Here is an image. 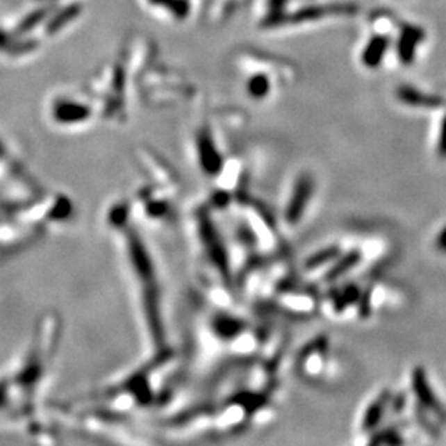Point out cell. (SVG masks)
<instances>
[{"instance_id": "cell-1", "label": "cell", "mask_w": 446, "mask_h": 446, "mask_svg": "<svg viewBox=\"0 0 446 446\" xmlns=\"http://www.w3.org/2000/svg\"><path fill=\"white\" fill-rule=\"evenodd\" d=\"M106 226L119 249L146 347L151 354L170 349L158 267L139 230L132 204L126 199L111 202Z\"/></svg>"}, {"instance_id": "cell-2", "label": "cell", "mask_w": 446, "mask_h": 446, "mask_svg": "<svg viewBox=\"0 0 446 446\" xmlns=\"http://www.w3.org/2000/svg\"><path fill=\"white\" fill-rule=\"evenodd\" d=\"M61 337V321L47 315L36 328L33 340L8 370L0 373V419L31 422L44 392Z\"/></svg>"}, {"instance_id": "cell-3", "label": "cell", "mask_w": 446, "mask_h": 446, "mask_svg": "<svg viewBox=\"0 0 446 446\" xmlns=\"http://www.w3.org/2000/svg\"><path fill=\"white\" fill-rule=\"evenodd\" d=\"M313 191L315 181L311 175L304 174L296 179L292 195L288 201V207L285 210V220L289 226H295L302 220Z\"/></svg>"}, {"instance_id": "cell-4", "label": "cell", "mask_w": 446, "mask_h": 446, "mask_svg": "<svg viewBox=\"0 0 446 446\" xmlns=\"http://www.w3.org/2000/svg\"><path fill=\"white\" fill-rule=\"evenodd\" d=\"M412 390L419 404L427 413L435 415L438 419H446L445 407L439 402V397L436 396L429 379H427L426 371L422 367H416L412 371Z\"/></svg>"}, {"instance_id": "cell-5", "label": "cell", "mask_w": 446, "mask_h": 446, "mask_svg": "<svg viewBox=\"0 0 446 446\" xmlns=\"http://www.w3.org/2000/svg\"><path fill=\"white\" fill-rule=\"evenodd\" d=\"M197 149H198V160L202 168V172L210 176L218 175L222 168V159L208 130H201L198 133Z\"/></svg>"}, {"instance_id": "cell-6", "label": "cell", "mask_w": 446, "mask_h": 446, "mask_svg": "<svg viewBox=\"0 0 446 446\" xmlns=\"http://www.w3.org/2000/svg\"><path fill=\"white\" fill-rule=\"evenodd\" d=\"M423 40H424L423 29L413 25L404 26L397 42V52H399L400 61H403L404 64H411L415 60L416 51L420 47Z\"/></svg>"}, {"instance_id": "cell-7", "label": "cell", "mask_w": 446, "mask_h": 446, "mask_svg": "<svg viewBox=\"0 0 446 446\" xmlns=\"http://www.w3.org/2000/svg\"><path fill=\"white\" fill-rule=\"evenodd\" d=\"M390 403H392V393L388 392H383L373 400V403L367 407L361 420L363 432L371 433L374 432L377 427H380L386 412L390 408Z\"/></svg>"}, {"instance_id": "cell-8", "label": "cell", "mask_w": 446, "mask_h": 446, "mask_svg": "<svg viewBox=\"0 0 446 446\" xmlns=\"http://www.w3.org/2000/svg\"><path fill=\"white\" fill-rule=\"evenodd\" d=\"M361 260H363V254L358 250H351L345 254H340L336 258V262H333L328 269L325 279L328 282L338 281V279L348 274L352 269H356L361 263Z\"/></svg>"}, {"instance_id": "cell-9", "label": "cell", "mask_w": 446, "mask_h": 446, "mask_svg": "<svg viewBox=\"0 0 446 446\" xmlns=\"http://www.w3.org/2000/svg\"><path fill=\"white\" fill-rule=\"evenodd\" d=\"M388 49V40L384 38V36H374L371 38L365 48L363 49L361 60L364 67L367 68H377L380 67L381 61L386 57V52Z\"/></svg>"}, {"instance_id": "cell-10", "label": "cell", "mask_w": 446, "mask_h": 446, "mask_svg": "<svg viewBox=\"0 0 446 446\" xmlns=\"http://www.w3.org/2000/svg\"><path fill=\"white\" fill-rule=\"evenodd\" d=\"M399 99L400 101L413 106V107H424V108H432L439 107L442 101L436 97H432L426 92H422L416 90L415 87H400L399 90Z\"/></svg>"}, {"instance_id": "cell-11", "label": "cell", "mask_w": 446, "mask_h": 446, "mask_svg": "<svg viewBox=\"0 0 446 446\" xmlns=\"http://www.w3.org/2000/svg\"><path fill=\"white\" fill-rule=\"evenodd\" d=\"M213 329L217 333L218 337L224 338V340H234L236 337L240 336L241 329H243V325H241L240 321L230 318V317H218L214 320Z\"/></svg>"}, {"instance_id": "cell-12", "label": "cell", "mask_w": 446, "mask_h": 446, "mask_svg": "<svg viewBox=\"0 0 446 446\" xmlns=\"http://www.w3.org/2000/svg\"><path fill=\"white\" fill-rule=\"evenodd\" d=\"M340 256V247L338 246H331L328 249H324L318 253H315L312 257H309L305 263V267L308 270L320 269L324 265H332L336 262V258Z\"/></svg>"}, {"instance_id": "cell-13", "label": "cell", "mask_w": 446, "mask_h": 446, "mask_svg": "<svg viewBox=\"0 0 446 446\" xmlns=\"http://www.w3.org/2000/svg\"><path fill=\"white\" fill-rule=\"evenodd\" d=\"M247 91L253 99H263L270 91V81L265 74H257L253 76L247 83Z\"/></svg>"}, {"instance_id": "cell-14", "label": "cell", "mask_w": 446, "mask_h": 446, "mask_svg": "<svg viewBox=\"0 0 446 446\" xmlns=\"http://www.w3.org/2000/svg\"><path fill=\"white\" fill-rule=\"evenodd\" d=\"M438 154L442 158H446V115L442 120L440 130H439V138H438Z\"/></svg>"}, {"instance_id": "cell-15", "label": "cell", "mask_w": 446, "mask_h": 446, "mask_svg": "<svg viewBox=\"0 0 446 446\" xmlns=\"http://www.w3.org/2000/svg\"><path fill=\"white\" fill-rule=\"evenodd\" d=\"M436 247H438L440 251H445V253H446V227L438 234Z\"/></svg>"}]
</instances>
